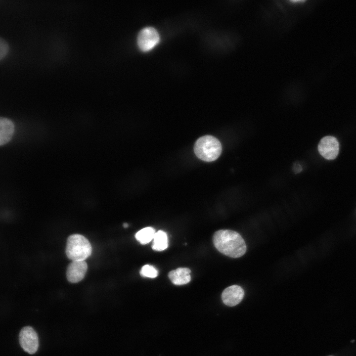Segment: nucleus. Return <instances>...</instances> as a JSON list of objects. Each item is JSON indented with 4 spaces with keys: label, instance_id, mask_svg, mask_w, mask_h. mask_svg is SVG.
<instances>
[{
    "label": "nucleus",
    "instance_id": "1",
    "mask_svg": "<svg viewBox=\"0 0 356 356\" xmlns=\"http://www.w3.org/2000/svg\"><path fill=\"white\" fill-rule=\"evenodd\" d=\"M213 241L220 252L229 257H240L246 251L244 239L238 233L233 230H218L214 234Z\"/></svg>",
    "mask_w": 356,
    "mask_h": 356
},
{
    "label": "nucleus",
    "instance_id": "2",
    "mask_svg": "<svg viewBox=\"0 0 356 356\" xmlns=\"http://www.w3.org/2000/svg\"><path fill=\"white\" fill-rule=\"evenodd\" d=\"M222 149L220 141L209 135L199 138L194 146V151L197 157L206 162L214 161L218 158Z\"/></svg>",
    "mask_w": 356,
    "mask_h": 356
},
{
    "label": "nucleus",
    "instance_id": "3",
    "mask_svg": "<svg viewBox=\"0 0 356 356\" xmlns=\"http://www.w3.org/2000/svg\"><path fill=\"white\" fill-rule=\"evenodd\" d=\"M65 252L67 257L72 261H82L90 256L92 247L85 237L74 234L68 237Z\"/></svg>",
    "mask_w": 356,
    "mask_h": 356
},
{
    "label": "nucleus",
    "instance_id": "4",
    "mask_svg": "<svg viewBox=\"0 0 356 356\" xmlns=\"http://www.w3.org/2000/svg\"><path fill=\"white\" fill-rule=\"evenodd\" d=\"M19 343L22 349L29 354H35L39 347L38 335L30 326L23 327L19 333Z\"/></svg>",
    "mask_w": 356,
    "mask_h": 356
},
{
    "label": "nucleus",
    "instance_id": "5",
    "mask_svg": "<svg viewBox=\"0 0 356 356\" xmlns=\"http://www.w3.org/2000/svg\"><path fill=\"white\" fill-rule=\"evenodd\" d=\"M160 37L157 31L153 27H147L141 29L137 36V44L143 51L152 49L159 42Z\"/></svg>",
    "mask_w": 356,
    "mask_h": 356
},
{
    "label": "nucleus",
    "instance_id": "6",
    "mask_svg": "<svg viewBox=\"0 0 356 356\" xmlns=\"http://www.w3.org/2000/svg\"><path fill=\"white\" fill-rule=\"evenodd\" d=\"M339 145L337 139L332 136L323 137L318 145L320 155L328 160L335 159L339 153Z\"/></svg>",
    "mask_w": 356,
    "mask_h": 356
},
{
    "label": "nucleus",
    "instance_id": "7",
    "mask_svg": "<svg viewBox=\"0 0 356 356\" xmlns=\"http://www.w3.org/2000/svg\"><path fill=\"white\" fill-rule=\"evenodd\" d=\"M88 269V265L85 261H72L68 266L66 276L71 283L81 281L85 277Z\"/></svg>",
    "mask_w": 356,
    "mask_h": 356
},
{
    "label": "nucleus",
    "instance_id": "8",
    "mask_svg": "<svg viewBox=\"0 0 356 356\" xmlns=\"http://www.w3.org/2000/svg\"><path fill=\"white\" fill-rule=\"evenodd\" d=\"M244 295L243 289L236 285H231L225 288L222 293V298L223 303L229 307L238 304Z\"/></svg>",
    "mask_w": 356,
    "mask_h": 356
},
{
    "label": "nucleus",
    "instance_id": "9",
    "mask_svg": "<svg viewBox=\"0 0 356 356\" xmlns=\"http://www.w3.org/2000/svg\"><path fill=\"white\" fill-rule=\"evenodd\" d=\"M190 269L179 267L169 272L168 277L172 283L177 285L186 284L191 280Z\"/></svg>",
    "mask_w": 356,
    "mask_h": 356
},
{
    "label": "nucleus",
    "instance_id": "10",
    "mask_svg": "<svg viewBox=\"0 0 356 356\" xmlns=\"http://www.w3.org/2000/svg\"><path fill=\"white\" fill-rule=\"evenodd\" d=\"M14 132V125L9 119L0 117V146L11 139Z\"/></svg>",
    "mask_w": 356,
    "mask_h": 356
},
{
    "label": "nucleus",
    "instance_id": "11",
    "mask_svg": "<svg viewBox=\"0 0 356 356\" xmlns=\"http://www.w3.org/2000/svg\"><path fill=\"white\" fill-rule=\"evenodd\" d=\"M168 246V236L167 233L160 230L155 232L152 248L157 251H162L165 250Z\"/></svg>",
    "mask_w": 356,
    "mask_h": 356
},
{
    "label": "nucleus",
    "instance_id": "12",
    "mask_svg": "<svg viewBox=\"0 0 356 356\" xmlns=\"http://www.w3.org/2000/svg\"><path fill=\"white\" fill-rule=\"evenodd\" d=\"M155 233V229L153 227H147L136 232L135 237L141 244H146L153 239Z\"/></svg>",
    "mask_w": 356,
    "mask_h": 356
},
{
    "label": "nucleus",
    "instance_id": "13",
    "mask_svg": "<svg viewBox=\"0 0 356 356\" xmlns=\"http://www.w3.org/2000/svg\"><path fill=\"white\" fill-rule=\"evenodd\" d=\"M140 274L141 276L153 278L157 276L158 272L153 266L145 265L142 267Z\"/></svg>",
    "mask_w": 356,
    "mask_h": 356
},
{
    "label": "nucleus",
    "instance_id": "14",
    "mask_svg": "<svg viewBox=\"0 0 356 356\" xmlns=\"http://www.w3.org/2000/svg\"><path fill=\"white\" fill-rule=\"evenodd\" d=\"M8 50L9 46L7 42L0 38V60L7 55Z\"/></svg>",
    "mask_w": 356,
    "mask_h": 356
},
{
    "label": "nucleus",
    "instance_id": "15",
    "mask_svg": "<svg viewBox=\"0 0 356 356\" xmlns=\"http://www.w3.org/2000/svg\"><path fill=\"white\" fill-rule=\"evenodd\" d=\"M123 226L125 228L127 227L128 226V224L127 223H125L123 224Z\"/></svg>",
    "mask_w": 356,
    "mask_h": 356
}]
</instances>
